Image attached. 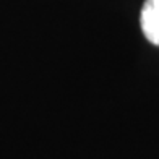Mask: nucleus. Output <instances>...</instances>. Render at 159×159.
<instances>
[{"mask_svg": "<svg viewBox=\"0 0 159 159\" xmlns=\"http://www.w3.org/2000/svg\"><path fill=\"white\" fill-rule=\"evenodd\" d=\"M141 30L151 44L159 46V0H146L141 10Z\"/></svg>", "mask_w": 159, "mask_h": 159, "instance_id": "f257e3e1", "label": "nucleus"}]
</instances>
